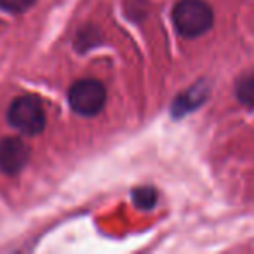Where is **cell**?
Returning <instances> with one entry per match:
<instances>
[{
  "instance_id": "8992f818",
  "label": "cell",
  "mask_w": 254,
  "mask_h": 254,
  "mask_svg": "<svg viewBox=\"0 0 254 254\" xmlns=\"http://www.w3.org/2000/svg\"><path fill=\"white\" fill-rule=\"evenodd\" d=\"M132 198H134V204L138 205L139 209L148 211V209H152L153 205L157 204V191L150 187H143V188L134 190Z\"/></svg>"
},
{
  "instance_id": "277c9868",
  "label": "cell",
  "mask_w": 254,
  "mask_h": 254,
  "mask_svg": "<svg viewBox=\"0 0 254 254\" xmlns=\"http://www.w3.org/2000/svg\"><path fill=\"white\" fill-rule=\"evenodd\" d=\"M28 146L18 138H5L0 141V171L5 174H18L28 162Z\"/></svg>"
},
{
  "instance_id": "6da1fadb",
  "label": "cell",
  "mask_w": 254,
  "mask_h": 254,
  "mask_svg": "<svg viewBox=\"0 0 254 254\" xmlns=\"http://www.w3.org/2000/svg\"><path fill=\"white\" fill-rule=\"evenodd\" d=\"M173 23L180 35L193 39L212 26V9L204 0H181L173 9Z\"/></svg>"
},
{
  "instance_id": "5b68a950",
  "label": "cell",
  "mask_w": 254,
  "mask_h": 254,
  "mask_svg": "<svg viewBox=\"0 0 254 254\" xmlns=\"http://www.w3.org/2000/svg\"><path fill=\"white\" fill-rule=\"evenodd\" d=\"M237 98L242 105L254 106V73L246 75L237 84Z\"/></svg>"
},
{
  "instance_id": "7a4b0ae2",
  "label": "cell",
  "mask_w": 254,
  "mask_h": 254,
  "mask_svg": "<svg viewBox=\"0 0 254 254\" xmlns=\"http://www.w3.org/2000/svg\"><path fill=\"white\" fill-rule=\"evenodd\" d=\"M7 119L12 127L25 134H39L46 127V112L39 98L35 96H21L14 99L9 108Z\"/></svg>"
},
{
  "instance_id": "3957f363",
  "label": "cell",
  "mask_w": 254,
  "mask_h": 254,
  "mask_svg": "<svg viewBox=\"0 0 254 254\" xmlns=\"http://www.w3.org/2000/svg\"><path fill=\"white\" fill-rule=\"evenodd\" d=\"M68 101L78 115L92 117L99 113L106 101V89L96 78H82L70 87Z\"/></svg>"
},
{
  "instance_id": "52a82bcc",
  "label": "cell",
  "mask_w": 254,
  "mask_h": 254,
  "mask_svg": "<svg viewBox=\"0 0 254 254\" xmlns=\"http://www.w3.org/2000/svg\"><path fill=\"white\" fill-rule=\"evenodd\" d=\"M35 0H0V7L9 12H25Z\"/></svg>"
}]
</instances>
